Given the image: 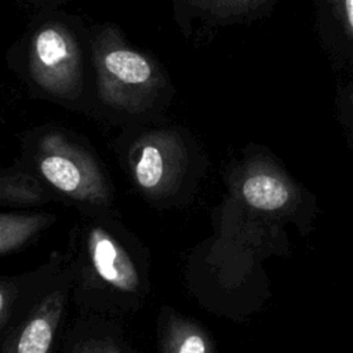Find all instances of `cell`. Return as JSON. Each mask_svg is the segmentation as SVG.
I'll use <instances>...</instances> for the list:
<instances>
[{"mask_svg":"<svg viewBox=\"0 0 353 353\" xmlns=\"http://www.w3.org/2000/svg\"><path fill=\"white\" fill-rule=\"evenodd\" d=\"M101 99L113 109L141 112L156 97L161 74L154 62L130 47L116 32L103 30L94 44Z\"/></svg>","mask_w":353,"mask_h":353,"instance_id":"cell-1","label":"cell"},{"mask_svg":"<svg viewBox=\"0 0 353 353\" xmlns=\"http://www.w3.org/2000/svg\"><path fill=\"white\" fill-rule=\"evenodd\" d=\"M37 165L44 179L61 193L85 203L105 204L109 189L94 159L61 134H47L39 149Z\"/></svg>","mask_w":353,"mask_h":353,"instance_id":"cell-2","label":"cell"},{"mask_svg":"<svg viewBox=\"0 0 353 353\" xmlns=\"http://www.w3.org/2000/svg\"><path fill=\"white\" fill-rule=\"evenodd\" d=\"M29 70L51 95L72 98L80 87V51L70 30L58 22L37 29L30 41Z\"/></svg>","mask_w":353,"mask_h":353,"instance_id":"cell-3","label":"cell"},{"mask_svg":"<svg viewBox=\"0 0 353 353\" xmlns=\"http://www.w3.org/2000/svg\"><path fill=\"white\" fill-rule=\"evenodd\" d=\"M128 163L137 186L159 197L175 189L186 168L188 154L176 132L156 130L141 135L131 145Z\"/></svg>","mask_w":353,"mask_h":353,"instance_id":"cell-4","label":"cell"},{"mask_svg":"<svg viewBox=\"0 0 353 353\" xmlns=\"http://www.w3.org/2000/svg\"><path fill=\"white\" fill-rule=\"evenodd\" d=\"M317 34L332 63L353 76V0H314Z\"/></svg>","mask_w":353,"mask_h":353,"instance_id":"cell-5","label":"cell"},{"mask_svg":"<svg viewBox=\"0 0 353 353\" xmlns=\"http://www.w3.org/2000/svg\"><path fill=\"white\" fill-rule=\"evenodd\" d=\"M87 252L94 270L108 284L125 292H135L139 288V274L131 256L105 229H90Z\"/></svg>","mask_w":353,"mask_h":353,"instance_id":"cell-6","label":"cell"},{"mask_svg":"<svg viewBox=\"0 0 353 353\" xmlns=\"http://www.w3.org/2000/svg\"><path fill=\"white\" fill-rule=\"evenodd\" d=\"M62 307L63 296L59 291L47 295L4 346L3 353H50Z\"/></svg>","mask_w":353,"mask_h":353,"instance_id":"cell-7","label":"cell"},{"mask_svg":"<svg viewBox=\"0 0 353 353\" xmlns=\"http://www.w3.org/2000/svg\"><path fill=\"white\" fill-rule=\"evenodd\" d=\"M240 193L244 201L259 211H281L292 200V190L279 171L263 160L251 161L243 175Z\"/></svg>","mask_w":353,"mask_h":353,"instance_id":"cell-8","label":"cell"},{"mask_svg":"<svg viewBox=\"0 0 353 353\" xmlns=\"http://www.w3.org/2000/svg\"><path fill=\"white\" fill-rule=\"evenodd\" d=\"M276 0H186V3L216 23H232L265 15Z\"/></svg>","mask_w":353,"mask_h":353,"instance_id":"cell-9","label":"cell"},{"mask_svg":"<svg viewBox=\"0 0 353 353\" xmlns=\"http://www.w3.org/2000/svg\"><path fill=\"white\" fill-rule=\"evenodd\" d=\"M50 221L47 214H0V254L23 245Z\"/></svg>","mask_w":353,"mask_h":353,"instance_id":"cell-10","label":"cell"},{"mask_svg":"<svg viewBox=\"0 0 353 353\" xmlns=\"http://www.w3.org/2000/svg\"><path fill=\"white\" fill-rule=\"evenodd\" d=\"M163 353H212L208 336L193 323L174 317L163 336Z\"/></svg>","mask_w":353,"mask_h":353,"instance_id":"cell-11","label":"cell"},{"mask_svg":"<svg viewBox=\"0 0 353 353\" xmlns=\"http://www.w3.org/2000/svg\"><path fill=\"white\" fill-rule=\"evenodd\" d=\"M43 199L39 182L26 174L0 175V201L12 204H33Z\"/></svg>","mask_w":353,"mask_h":353,"instance_id":"cell-12","label":"cell"},{"mask_svg":"<svg viewBox=\"0 0 353 353\" xmlns=\"http://www.w3.org/2000/svg\"><path fill=\"white\" fill-rule=\"evenodd\" d=\"M336 105L342 123L353 137V76L338 88Z\"/></svg>","mask_w":353,"mask_h":353,"instance_id":"cell-13","label":"cell"},{"mask_svg":"<svg viewBox=\"0 0 353 353\" xmlns=\"http://www.w3.org/2000/svg\"><path fill=\"white\" fill-rule=\"evenodd\" d=\"M77 353H123L119 346L109 341H91L85 343Z\"/></svg>","mask_w":353,"mask_h":353,"instance_id":"cell-14","label":"cell"},{"mask_svg":"<svg viewBox=\"0 0 353 353\" xmlns=\"http://www.w3.org/2000/svg\"><path fill=\"white\" fill-rule=\"evenodd\" d=\"M10 302H11V290L7 285L0 284V325L7 319Z\"/></svg>","mask_w":353,"mask_h":353,"instance_id":"cell-15","label":"cell"}]
</instances>
